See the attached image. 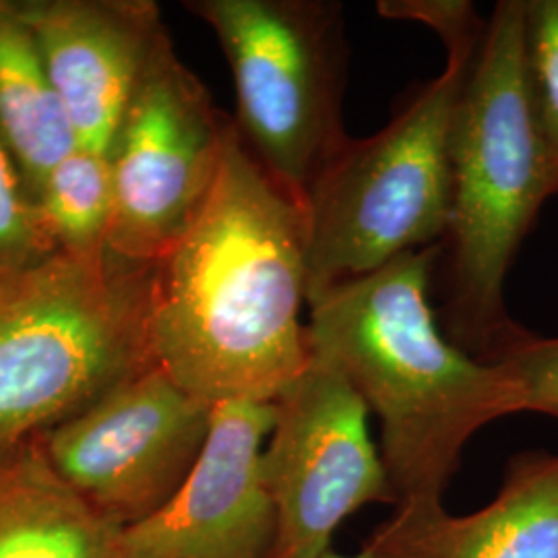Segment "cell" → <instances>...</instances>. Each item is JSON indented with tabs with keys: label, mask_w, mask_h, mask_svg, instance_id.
<instances>
[{
	"label": "cell",
	"mask_w": 558,
	"mask_h": 558,
	"mask_svg": "<svg viewBox=\"0 0 558 558\" xmlns=\"http://www.w3.org/2000/svg\"><path fill=\"white\" fill-rule=\"evenodd\" d=\"M0 137L34 201L46 174L77 149L40 46L17 2L0 0Z\"/></svg>",
	"instance_id": "cell-14"
},
{
	"label": "cell",
	"mask_w": 558,
	"mask_h": 558,
	"mask_svg": "<svg viewBox=\"0 0 558 558\" xmlns=\"http://www.w3.org/2000/svg\"><path fill=\"white\" fill-rule=\"evenodd\" d=\"M497 362L511 373L518 385L521 412L558 418V338L527 336Z\"/></svg>",
	"instance_id": "cell-18"
},
{
	"label": "cell",
	"mask_w": 558,
	"mask_h": 558,
	"mask_svg": "<svg viewBox=\"0 0 558 558\" xmlns=\"http://www.w3.org/2000/svg\"><path fill=\"white\" fill-rule=\"evenodd\" d=\"M54 251L41 230L20 166L0 137V271L27 267Z\"/></svg>",
	"instance_id": "cell-17"
},
{
	"label": "cell",
	"mask_w": 558,
	"mask_h": 558,
	"mask_svg": "<svg viewBox=\"0 0 558 558\" xmlns=\"http://www.w3.org/2000/svg\"><path fill=\"white\" fill-rule=\"evenodd\" d=\"M451 174L447 329L470 356L497 362L530 336L507 315L505 279L558 193L525 73V0H500L486 21L459 98Z\"/></svg>",
	"instance_id": "cell-3"
},
{
	"label": "cell",
	"mask_w": 558,
	"mask_h": 558,
	"mask_svg": "<svg viewBox=\"0 0 558 558\" xmlns=\"http://www.w3.org/2000/svg\"><path fill=\"white\" fill-rule=\"evenodd\" d=\"M0 558H129L124 525L60 478L38 440L0 453Z\"/></svg>",
	"instance_id": "cell-13"
},
{
	"label": "cell",
	"mask_w": 558,
	"mask_h": 558,
	"mask_svg": "<svg viewBox=\"0 0 558 558\" xmlns=\"http://www.w3.org/2000/svg\"><path fill=\"white\" fill-rule=\"evenodd\" d=\"M368 558H558V453L511 461L497 497L453 515L442 500L399 502L364 542Z\"/></svg>",
	"instance_id": "cell-12"
},
{
	"label": "cell",
	"mask_w": 558,
	"mask_h": 558,
	"mask_svg": "<svg viewBox=\"0 0 558 558\" xmlns=\"http://www.w3.org/2000/svg\"><path fill=\"white\" fill-rule=\"evenodd\" d=\"M379 13L393 20L420 21L439 34L445 46L478 38L486 29L472 2L465 0H385Z\"/></svg>",
	"instance_id": "cell-19"
},
{
	"label": "cell",
	"mask_w": 558,
	"mask_h": 558,
	"mask_svg": "<svg viewBox=\"0 0 558 558\" xmlns=\"http://www.w3.org/2000/svg\"><path fill=\"white\" fill-rule=\"evenodd\" d=\"M236 87L240 140L299 201L348 143L343 7L333 0H199Z\"/></svg>",
	"instance_id": "cell-6"
},
{
	"label": "cell",
	"mask_w": 558,
	"mask_h": 558,
	"mask_svg": "<svg viewBox=\"0 0 558 558\" xmlns=\"http://www.w3.org/2000/svg\"><path fill=\"white\" fill-rule=\"evenodd\" d=\"M211 412L151 366L46 430L38 442L60 478L126 527L179 493L199 459Z\"/></svg>",
	"instance_id": "cell-9"
},
{
	"label": "cell",
	"mask_w": 558,
	"mask_h": 558,
	"mask_svg": "<svg viewBox=\"0 0 558 558\" xmlns=\"http://www.w3.org/2000/svg\"><path fill=\"white\" fill-rule=\"evenodd\" d=\"M320 558H368V555L364 550H360L359 555H339L336 550H331V553H327L325 557Z\"/></svg>",
	"instance_id": "cell-20"
},
{
	"label": "cell",
	"mask_w": 558,
	"mask_h": 558,
	"mask_svg": "<svg viewBox=\"0 0 558 558\" xmlns=\"http://www.w3.org/2000/svg\"><path fill=\"white\" fill-rule=\"evenodd\" d=\"M274 403L216 405L201 456L179 493L124 527L129 558H271L276 511L260 458Z\"/></svg>",
	"instance_id": "cell-10"
},
{
	"label": "cell",
	"mask_w": 558,
	"mask_h": 558,
	"mask_svg": "<svg viewBox=\"0 0 558 558\" xmlns=\"http://www.w3.org/2000/svg\"><path fill=\"white\" fill-rule=\"evenodd\" d=\"M228 124L166 36L110 151L114 259L156 265L182 239L218 179Z\"/></svg>",
	"instance_id": "cell-7"
},
{
	"label": "cell",
	"mask_w": 558,
	"mask_h": 558,
	"mask_svg": "<svg viewBox=\"0 0 558 558\" xmlns=\"http://www.w3.org/2000/svg\"><path fill=\"white\" fill-rule=\"evenodd\" d=\"M260 472L276 511L271 558H320L343 521L398 505L368 408L336 366L311 362L276 401Z\"/></svg>",
	"instance_id": "cell-8"
},
{
	"label": "cell",
	"mask_w": 558,
	"mask_h": 558,
	"mask_svg": "<svg viewBox=\"0 0 558 558\" xmlns=\"http://www.w3.org/2000/svg\"><path fill=\"white\" fill-rule=\"evenodd\" d=\"M482 38L445 46L439 77L379 133L348 140L311 186L302 203L308 300L442 244L459 98Z\"/></svg>",
	"instance_id": "cell-5"
},
{
	"label": "cell",
	"mask_w": 558,
	"mask_h": 558,
	"mask_svg": "<svg viewBox=\"0 0 558 558\" xmlns=\"http://www.w3.org/2000/svg\"><path fill=\"white\" fill-rule=\"evenodd\" d=\"M525 73L539 137L558 180V0H525Z\"/></svg>",
	"instance_id": "cell-16"
},
{
	"label": "cell",
	"mask_w": 558,
	"mask_h": 558,
	"mask_svg": "<svg viewBox=\"0 0 558 558\" xmlns=\"http://www.w3.org/2000/svg\"><path fill=\"white\" fill-rule=\"evenodd\" d=\"M306 226L299 201L230 122L199 216L154 267L149 345L193 398L274 403L311 362Z\"/></svg>",
	"instance_id": "cell-1"
},
{
	"label": "cell",
	"mask_w": 558,
	"mask_h": 558,
	"mask_svg": "<svg viewBox=\"0 0 558 558\" xmlns=\"http://www.w3.org/2000/svg\"><path fill=\"white\" fill-rule=\"evenodd\" d=\"M34 207L46 239L57 251L104 253L114 220L110 156L73 149L46 174Z\"/></svg>",
	"instance_id": "cell-15"
},
{
	"label": "cell",
	"mask_w": 558,
	"mask_h": 558,
	"mask_svg": "<svg viewBox=\"0 0 558 558\" xmlns=\"http://www.w3.org/2000/svg\"><path fill=\"white\" fill-rule=\"evenodd\" d=\"M77 147L108 154L166 32L151 2H17Z\"/></svg>",
	"instance_id": "cell-11"
},
{
	"label": "cell",
	"mask_w": 558,
	"mask_h": 558,
	"mask_svg": "<svg viewBox=\"0 0 558 558\" xmlns=\"http://www.w3.org/2000/svg\"><path fill=\"white\" fill-rule=\"evenodd\" d=\"M154 267L54 251L0 271V453L156 366Z\"/></svg>",
	"instance_id": "cell-4"
},
{
	"label": "cell",
	"mask_w": 558,
	"mask_h": 558,
	"mask_svg": "<svg viewBox=\"0 0 558 558\" xmlns=\"http://www.w3.org/2000/svg\"><path fill=\"white\" fill-rule=\"evenodd\" d=\"M440 248L405 253L308 300L311 356L336 366L379 420L398 505L442 500L470 439L521 412L518 385L500 362L474 359L440 336L428 304Z\"/></svg>",
	"instance_id": "cell-2"
}]
</instances>
